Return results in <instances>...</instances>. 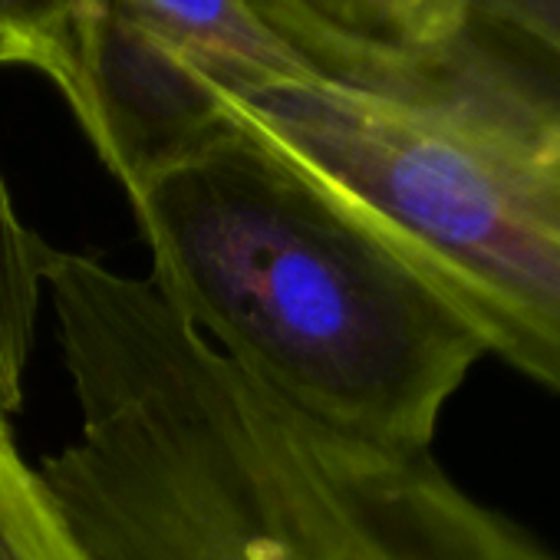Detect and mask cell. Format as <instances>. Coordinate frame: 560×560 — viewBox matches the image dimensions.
<instances>
[{"label": "cell", "instance_id": "cell-9", "mask_svg": "<svg viewBox=\"0 0 560 560\" xmlns=\"http://www.w3.org/2000/svg\"><path fill=\"white\" fill-rule=\"evenodd\" d=\"M471 24L527 40L560 60V0H468Z\"/></svg>", "mask_w": 560, "mask_h": 560}, {"label": "cell", "instance_id": "cell-7", "mask_svg": "<svg viewBox=\"0 0 560 560\" xmlns=\"http://www.w3.org/2000/svg\"><path fill=\"white\" fill-rule=\"evenodd\" d=\"M50 247L24 224L0 175V412L24 402V380L34 357L44 304V264Z\"/></svg>", "mask_w": 560, "mask_h": 560}, {"label": "cell", "instance_id": "cell-8", "mask_svg": "<svg viewBox=\"0 0 560 560\" xmlns=\"http://www.w3.org/2000/svg\"><path fill=\"white\" fill-rule=\"evenodd\" d=\"M0 560H96L0 412Z\"/></svg>", "mask_w": 560, "mask_h": 560}, {"label": "cell", "instance_id": "cell-5", "mask_svg": "<svg viewBox=\"0 0 560 560\" xmlns=\"http://www.w3.org/2000/svg\"><path fill=\"white\" fill-rule=\"evenodd\" d=\"M106 4L185 50L211 86L317 70L244 0H106Z\"/></svg>", "mask_w": 560, "mask_h": 560}, {"label": "cell", "instance_id": "cell-4", "mask_svg": "<svg viewBox=\"0 0 560 560\" xmlns=\"http://www.w3.org/2000/svg\"><path fill=\"white\" fill-rule=\"evenodd\" d=\"M320 73L373 80L409 57L458 44L475 24L468 0H244Z\"/></svg>", "mask_w": 560, "mask_h": 560}, {"label": "cell", "instance_id": "cell-3", "mask_svg": "<svg viewBox=\"0 0 560 560\" xmlns=\"http://www.w3.org/2000/svg\"><path fill=\"white\" fill-rule=\"evenodd\" d=\"M347 560H560V553L465 491L432 448H402Z\"/></svg>", "mask_w": 560, "mask_h": 560}, {"label": "cell", "instance_id": "cell-6", "mask_svg": "<svg viewBox=\"0 0 560 560\" xmlns=\"http://www.w3.org/2000/svg\"><path fill=\"white\" fill-rule=\"evenodd\" d=\"M100 0H0V63L47 77L77 119L90 106Z\"/></svg>", "mask_w": 560, "mask_h": 560}, {"label": "cell", "instance_id": "cell-2", "mask_svg": "<svg viewBox=\"0 0 560 560\" xmlns=\"http://www.w3.org/2000/svg\"><path fill=\"white\" fill-rule=\"evenodd\" d=\"M126 195L145 277L208 347L317 422L432 448L485 350L307 172L228 119Z\"/></svg>", "mask_w": 560, "mask_h": 560}, {"label": "cell", "instance_id": "cell-1", "mask_svg": "<svg viewBox=\"0 0 560 560\" xmlns=\"http://www.w3.org/2000/svg\"><path fill=\"white\" fill-rule=\"evenodd\" d=\"M357 214L485 353L560 393V86L475 27L373 80L320 70L211 86Z\"/></svg>", "mask_w": 560, "mask_h": 560}]
</instances>
